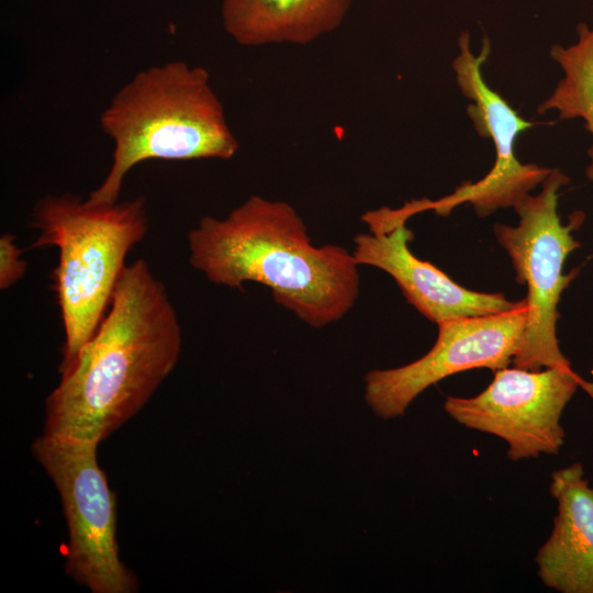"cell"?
<instances>
[{
	"instance_id": "1",
	"label": "cell",
	"mask_w": 593,
	"mask_h": 593,
	"mask_svg": "<svg viewBox=\"0 0 593 593\" xmlns=\"http://www.w3.org/2000/svg\"><path fill=\"white\" fill-rule=\"evenodd\" d=\"M181 327L147 262L125 266L110 311L46 398L44 434L100 443L132 418L175 368Z\"/></svg>"
},
{
	"instance_id": "2",
	"label": "cell",
	"mask_w": 593,
	"mask_h": 593,
	"mask_svg": "<svg viewBox=\"0 0 593 593\" xmlns=\"http://www.w3.org/2000/svg\"><path fill=\"white\" fill-rule=\"evenodd\" d=\"M189 261L212 283L240 289L251 281L305 324L344 317L359 295V265L335 244L315 246L288 202L251 195L226 217L204 216L188 234Z\"/></svg>"
},
{
	"instance_id": "3",
	"label": "cell",
	"mask_w": 593,
	"mask_h": 593,
	"mask_svg": "<svg viewBox=\"0 0 593 593\" xmlns=\"http://www.w3.org/2000/svg\"><path fill=\"white\" fill-rule=\"evenodd\" d=\"M112 138V165L91 191L94 203H115L126 174L149 159H230L239 148L224 108L201 66L175 60L137 72L101 113Z\"/></svg>"
},
{
	"instance_id": "4",
	"label": "cell",
	"mask_w": 593,
	"mask_h": 593,
	"mask_svg": "<svg viewBox=\"0 0 593 593\" xmlns=\"http://www.w3.org/2000/svg\"><path fill=\"white\" fill-rule=\"evenodd\" d=\"M144 198L94 203L71 194L47 195L33 211L38 236L32 247L59 250L54 289L65 331L59 372L76 361L94 335L125 268V257L148 227Z\"/></svg>"
},
{
	"instance_id": "5",
	"label": "cell",
	"mask_w": 593,
	"mask_h": 593,
	"mask_svg": "<svg viewBox=\"0 0 593 593\" xmlns=\"http://www.w3.org/2000/svg\"><path fill=\"white\" fill-rule=\"evenodd\" d=\"M569 178L552 169L541 183L539 193L527 194L515 206L519 216L516 226L496 224L494 234L511 257L515 279L526 284V324L512 365L527 370L545 368L572 369L561 353L557 338V305L562 292L578 270L563 273L568 256L580 243L572 233L584 221L574 212L567 224L558 214L559 190Z\"/></svg>"
},
{
	"instance_id": "6",
	"label": "cell",
	"mask_w": 593,
	"mask_h": 593,
	"mask_svg": "<svg viewBox=\"0 0 593 593\" xmlns=\"http://www.w3.org/2000/svg\"><path fill=\"white\" fill-rule=\"evenodd\" d=\"M97 447L43 433L31 450L61 500L69 535L65 572L92 593H133L138 582L119 558L115 495L98 465Z\"/></svg>"
},
{
	"instance_id": "7",
	"label": "cell",
	"mask_w": 593,
	"mask_h": 593,
	"mask_svg": "<svg viewBox=\"0 0 593 593\" xmlns=\"http://www.w3.org/2000/svg\"><path fill=\"white\" fill-rule=\"evenodd\" d=\"M578 388L593 399V383L573 369L504 367L471 398L448 396L446 413L467 428L503 439L513 461L556 455L564 440L561 415Z\"/></svg>"
},
{
	"instance_id": "8",
	"label": "cell",
	"mask_w": 593,
	"mask_h": 593,
	"mask_svg": "<svg viewBox=\"0 0 593 593\" xmlns=\"http://www.w3.org/2000/svg\"><path fill=\"white\" fill-rule=\"evenodd\" d=\"M459 55L454 59L456 80L471 103L467 113L481 137L490 138L495 148V161L478 181H463L450 194L437 200L419 199L407 203L412 215L434 211L447 216L458 205L469 203L485 217L499 209L514 208L541 184L552 169L536 164H523L515 155L519 134L536 123L524 120L518 112L484 81L482 66L491 53L489 40H483L478 55L472 54L468 32L459 38Z\"/></svg>"
},
{
	"instance_id": "9",
	"label": "cell",
	"mask_w": 593,
	"mask_h": 593,
	"mask_svg": "<svg viewBox=\"0 0 593 593\" xmlns=\"http://www.w3.org/2000/svg\"><path fill=\"white\" fill-rule=\"evenodd\" d=\"M525 299L507 311L441 322L434 346L402 367L377 369L365 376V400L384 419L402 416L427 388L455 373L512 363L526 324Z\"/></svg>"
},
{
	"instance_id": "10",
	"label": "cell",
	"mask_w": 593,
	"mask_h": 593,
	"mask_svg": "<svg viewBox=\"0 0 593 593\" xmlns=\"http://www.w3.org/2000/svg\"><path fill=\"white\" fill-rule=\"evenodd\" d=\"M413 231L400 223L383 233H359L351 254L359 266L378 268L393 278L406 301L433 323L507 311L515 302L500 293L469 290L456 283L409 247Z\"/></svg>"
},
{
	"instance_id": "11",
	"label": "cell",
	"mask_w": 593,
	"mask_h": 593,
	"mask_svg": "<svg viewBox=\"0 0 593 593\" xmlns=\"http://www.w3.org/2000/svg\"><path fill=\"white\" fill-rule=\"evenodd\" d=\"M557 515L535 561L542 584L561 593H593V486L580 462L551 473Z\"/></svg>"
},
{
	"instance_id": "12",
	"label": "cell",
	"mask_w": 593,
	"mask_h": 593,
	"mask_svg": "<svg viewBox=\"0 0 593 593\" xmlns=\"http://www.w3.org/2000/svg\"><path fill=\"white\" fill-rule=\"evenodd\" d=\"M351 0H223L224 31L239 45H306L340 26Z\"/></svg>"
},
{
	"instance_id": "13",
	"label": "cell",
	"mask_w": 593,
	"mask_h": 593,
	"mask_svg": "<svg viewBox=\"0 0 593 593\" xmlns=\"http://www.w3.org/2000/svg\"><path fill=\"white\" fill-rule=\"evenodd\" d=\"M550 55L560 65L564 76L551 96L538 107V113L556 110L561 120L583 119L593 137V29L580 23L578 41L568 47L552 46ZM588 154L591 163L586 168V177L593 181V145Z\"/></svg>"
},
{
	"instance_id": "14",
	"label": "cell",
	"mask_w": 593,
	"mask_h": 593,
	"mask_svg": "<svg viewBox=\"0 0 593 593\" xmlns=\"http://www.w3.org/2000/svg\"><path fill=\"white\" fill-rule=\"evenodd\" d=\"M26 261L15 244V236L2 234L0 237V288L7 290L26 272Z\"/></svg>"
}]
</instances>
